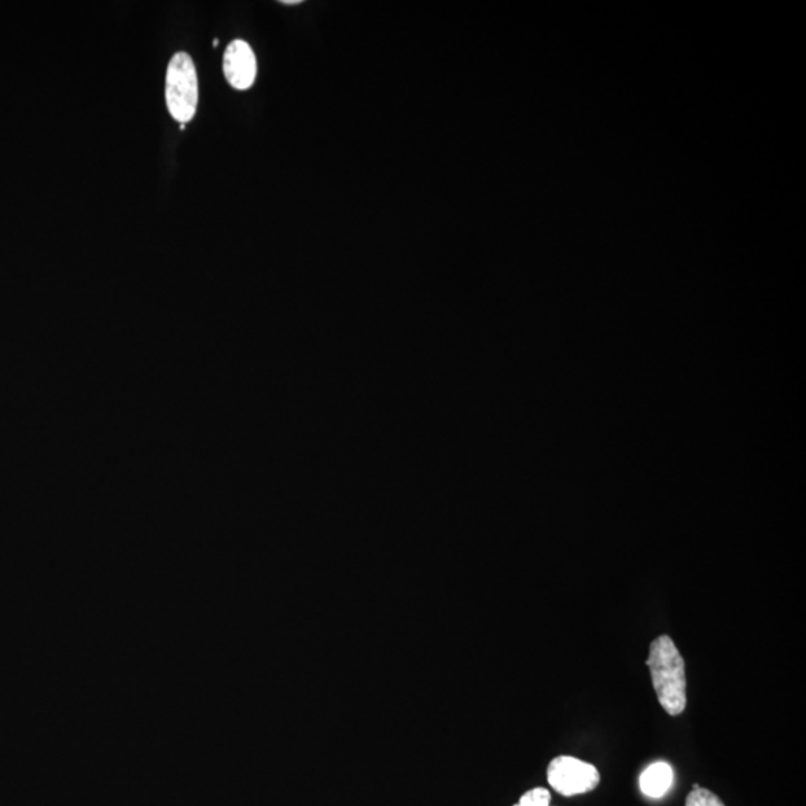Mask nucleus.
Returning <instances> with one entry per match:
<instances>
[{"label":"nucleus","mask_w":806,"mask_h":806,"mask_svg":"<svg viewBox=\"0 0 806 806\" xmlns=\"http://www.w3.org/2000/svg\"><path fill=\"white\" fill-rule=\"evenodd\" d=\"M657 699L669 716H681L687 707L686 664L668 635L655 639L647 659Z\"/></svg>","instance_id":"nucleus-1"},{"label":"nucleus","mask_w":806,"mask_h":806,"mask_svg":"<svg viewBox=\"0 0 806 806\" xmlns=\"http://www.w3.org/2000/svg\"><path fill=\"white\" fill-rule=\"evenodd\" d=\"M166 105L174 120L186 126L195 117L199 102V81L190 55L177 52L166 71Z\"/></svg>","instance_id":"nucleus-2"},{"label":"nucleus","mask_w":806,"mask_h":806,"mask_svg":"<svg viewBox=\"0 0 806 806\" xmlns=\"http://www.w3.org/2000/svg\"><path fill=\"white\" fill-rule=\"evenodd\" d=\"M550 786L560 795L571 797L593 792L600 783V774L593 765L571 756H559L547 769Z\"/></svg>","instance_id":"nucleus-3"},{"label":"nucleus","mask_w":806,"mask_h":806,"mask_svg":"<svg viewBox=\"0 0 806 806\" xmlns=\"http://www.w3.org/2000/svg\"><path fill=\"white\" fill-rule=\"evenodd\" d=\"M223 72L235 90H248L257 77V60L253 48L243 39L232 41L223 59Z\"/></svg>","instance_id":"nucleus-4"},{"label":"nucleus","mask_w":806,"mask_h":806,"mask_svg":"<svg viewBox=\"0 0 806 806\" xmlns=\"http://www.w3.org/2000/svg\"><path fill=\"white\" fill-rule=\"evenodd\" d=\"M674 783V770L666 761H656L648 766L643 770L641 778H639V786L643 795L651 797V799H660L669 788L672 787Z\"/></svg>","instance_id":"nucleus-5"},{"label":"nucleus","mask_w":806,"mask_h":806,"mask_svg":"<svg viewBox=\"0 0 806 806\" xmlns=\"http://www.w3.org/2000/svg\"><path fill=\"white\" fill-rule=\"evenodd\" d=\"M686 806H726L717 795H714L708 788L694 786V790L689 793L686 799Z\"/></svg>","instance_id":"nucleus-6"},{"label":"nucleus","mask_w":806,"mask_h":806,"mask_svg":"<svg viewBox=\"0 0 806 806\" xmlns=\"http://www.w3.org/2000/svg\"><path fill=\"white\" fill-rule=\"evenodd\" d=\"M514 806H551V793L544 787L532 788L525 792Z\"/></svg>","instance_id":"nucleus-7"},{"label":"nucleus","mask_w":806,"mask_h":806,"mask_svg":"<svg viewBox=\"0 0 806 806\" xmlns=\"http://www.w3.org/2000/svg\"><path fill=\"white\" fill-rule=\"evenodd\" d=\"M302 0H282L283 6H299Z\"/></svg>","instance_id":"nucleus-8"},{"label":"nucleus","mask_w":806,"mask_h":806,"mask_svg":"<svg viewBox=\"0 0 806 806\" xmlns=\"http://www.w3.org/2000/svg\"><path fill=\"white\" fill-rule=\"evenodd\" d=\"M213 46H214V47H217V46H218V39H214Z\"/></svg>","instance_id":"nucleus-9"}]
</instances>
